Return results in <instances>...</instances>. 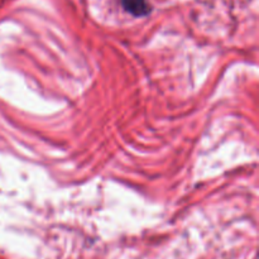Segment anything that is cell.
<instances>
[{"label":"cell","mask_w":259,"mask_h":259,"mask_svg":"<svg viewBox=\"0 0 259 259\" xmlns=\"http://www.w3.org/2000/svg\"><path fill=\"white\" fill-rule=\"evenodd\" d=\"M121 4L125 10L137 17L146 15L149 12V5L147 4L146 0H121Z\"/></svg>","instance_id":"cell-1"}]
</instances>
